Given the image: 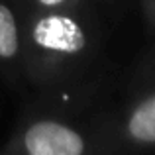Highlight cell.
<instances>
[{
    "instance_id": "obj_7",
    "label": "cell",
    "mask_w": 155,
    "mask_h": 155,
    "mask_svg": "<svg viewBox=\"0 0 155 155\" xmlns=\"http://www.w3.org/2000/svg\"><path fill=\"white\" fill-rule=\"evenodd\" d=\"M104 2H118V0H104Z\"/></svg>"
},
{
    "instance_id": "obj_1",
    "label": "cell",
    "mask_w": 155,
    "mask_h": 155,
    "mask_svg": "<svg viewBox=\"0 0 155 155\" xmlns=\"http://www.w3.org/2000/svg\"><path fill=\"white\" fill-rule=\"evenodd\" d=\"M108 75L38 91L0 155H102Z\"/></svg>"
},
{
    "instance_id": "obj_2",
    "label": "cell",
    "mask_w": 155,
    "mask_h": 155,
    "mask_svg": "<svg viewBox=\"0 0 155 155\" xmlns=\"http://www.w3.org/2000/svg\"><path fill=\"white\" fill-rule=\"evenodd\" d=\"M102 45L94 0L47 12H24V83L35 91L91 75Z\"/></svg>"
},
{
    "instance_id": "obj_5",
    "label": "cell",
    "mask_w": 155,
    "mask_h": 155,
    "mask_svg": "<svg viewBox=\"0 0 155 155\" xmlns=\"http://www.w3.org/2000/svg\"><path fill=\"white\" fill-rule=\"evenodd\" d=\"M24 12H47V10H61V8L77 6L84 0H18Z\"/></svg>"
},
{
    "instance_id": "obj_6",
    "label": "cell",
    "mask_w": 155,
    "mask_h": 155,
    "mask_svg": "<svg viewBox=\"0 0 155 155\" xmlns=\"http://www.w3.org/2000/svg\"><path fill=\"white\" fill-rule=\"evenodd\" d=\"M140 8L143 22L147 26V31L155 38V0H140Z\"/></svg>"
},
{
    "instance_id": "obj_3",
    "label": "cell",
    "mask_w": 155,
    "mask_h": 155,
    "mask_svg": "<svg viewBox=\"0 0 155 155\" xmlns=\"http://www.w3.org/2000/svg\"><path fill=\"white\" fill-rule=\"evenodd\" d=\"M136 151H155V41L137 59L104 126V153Z\"/></svg>"
},
{
    "instance_id": "obj_4",
    "label": "cell",
    "mask_w": 155,
    "mask_h": 155,
    "mask_svg": "<svg viewBox=\"0 0 155 155\" xmlns=\"http://www.w3.org/2000/svg\"><path fill=\"white\" fill-rule=\"evenodd\" d=\"M24 10L18 0H0V77L24 87Z\"/></svg>"
}]
</instances>
